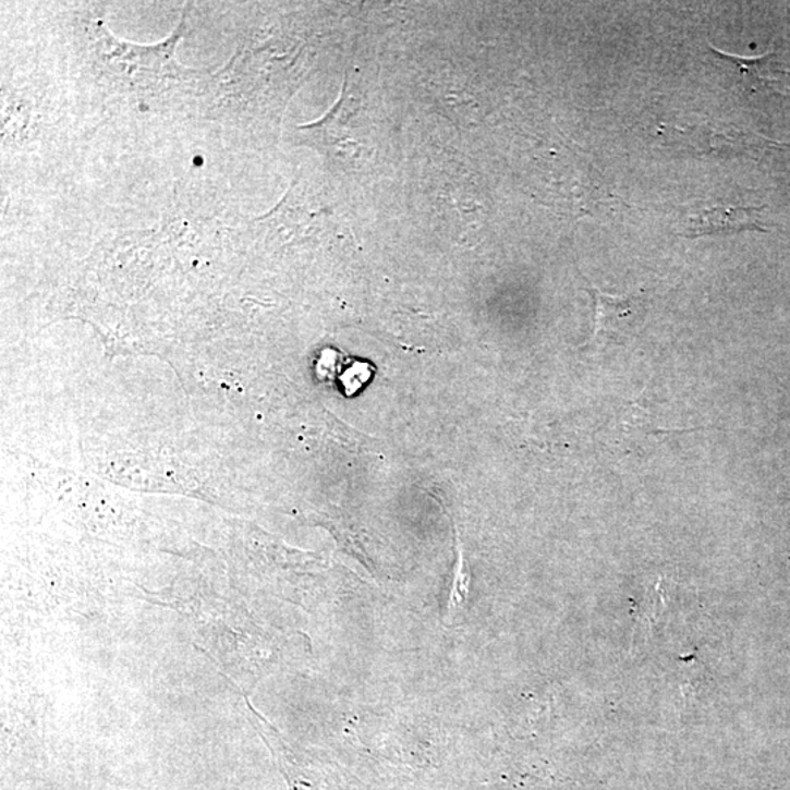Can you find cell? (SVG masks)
Masks as SVG:
<instances>
[{
  "instance_id": "6da1fadb",
  "label": "cell",
  "mask_w": 790,
  "mask_h": 790,
  "mask_svg": "<svg viewBox=\"0 0 790 790\" xmlns=\"http://www.w3.org/2000/svg\"><path fill=\"white\" fill-rule=\"evenodd\" d=\"M587 293L595 301V328L586 348L601 352L630 343L642 330L647 315V297L643 292L612 296L588 284Z\"/></svg>"
},
{
  "instance_id": "7a4b0ae2",
  "label": "cell",
  "mask_w": 790,
  "mask_h": 790,
  "mask_svg": "<svg viewBox=\"0 0 790 790\" xmlns=\"http://www.w3.org/2000/svg\"><path fill=\"white\" fill-rule=\"evenodd\" d=\"M665 135L678 147L702 156H745L773 145L770 141L729 123L706 122L685 127H666Z\"/></svg>"
},
{
  "instance_id": "3957f363",
  "label": "cell",
  "mask_w": 790,
  "mask_h": 790,
  "mask_svg": "<svg viewBox=\"0 0 790 790\" xmlns=\"http://www.w3.org/2000/svg\"><path fill=\"white\" fill-rule=\"evenodd\" d=\"M762 208L734 207V205H721L702 209L697 215L686 219L681 236L697 239L704 236H716V234H730L749 232V230H766L759 221Z\"/></svg>"
},
{
  "instance_id": "277c9868",
  "label": "cell",
  "mask_w": 790,
  "mask_h": 790,
  "mask_svg": "<svg viewBox=\"0 0 790 790\" xmlns=\"http://www.w3.org/2000/svg\"><path fill=\"white\" fill-rule=\"evenodd\" d=\"M609 430L612 433V441L625 446L628 450L642 448V443L644 447L648 439L656 438L657 435L677 433V429H664L656 426L655 417L648 413V409L642 401L623 405L610 422Z\"/></svg>"
},
{
  "instance_id": "5b68a950",
  "label": "cell",
  "mask_w": 790,
  "mask_h": 790,
  "mask_svg": "<svg viewBox=\"0 0 790 790\" xmlns=\"http://www.w3.org/2000/svg\"><path fill=\"white\" fill-rule=\"evenodd\" d=\"M457 550H459V561H457L450 601H448V613H450V619H455L457 617H460V615H463L465 606H467L470 591V571L459 539H457Z\"/></svg>"
}]
</instances>
